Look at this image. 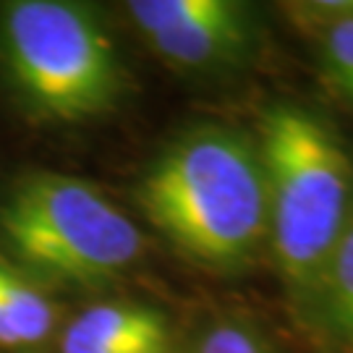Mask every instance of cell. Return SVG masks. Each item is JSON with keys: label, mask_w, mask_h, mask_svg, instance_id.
<instances>
[{"label": "cell", "mask_w": 353, "mask_h": 353, "mask_svg": "<svg viewBox=\"0 0 353 353\" xmlns=\"http://www.w3.org/2000/svg\"><path fill=\"white\" fill-rule=\"evenodd\" d=\"M299 16L322 19L325 29V63L343 94L353 102V3H316L312 11L299 8Z\"/></svg>", "instance_id": "ba28073f"}, {"label": "cell", "mask_w": 353, "mask_h": 353, "mask_svg": "<svg viewBox=\"0 0 353 353\" xmlns=\"http://www.w3.org/2000/svg\"><path fill=\"white\" fill-rule=\"evenodd\" d=\"M128 13L154 52L178 68L233 63L252 42L249 11L233 0H134Z\"/></svg>", "instance_id": "5b68a950"}, {"label": "cell", "mask_w": 353, "mask_h": 353, "mask_svg": "<svg viewBox=\"0 0 353 353\" xmlns=\"http://www.w3.org/2000/svg\"><path fill=\"white\" fill-rule=\"evenodd\" d=\"M61 353H170V327L144 303H97L68 325Z\"/></svg>", "instance_id": "8992f818"}, {"label": "cell", "mask_w": 353, "mask_h": 353, "mask_svg": "<svg viewBox=\"0 0 353 353\" xmlns=\"http://www.w3.org/2000/svg\"><path fill=\"white\" fill-rule=\"evenodd\" d=\"M0 63L42 118L76 123L110 110L123 68L97 13L68 0H19L3 11Z\"/></svg>", "instance_id": "3957f363"}, {"label": "cell", "mask_w": 353, "mask_h": 353, "mask_svg": "<svg viewBox=\"0 0 353 353\" xmlns=\"http://www.w3.org/2000/svg\"><path fill=\"white\" fill-rule=\"evenodd\" d=\"M137 199L181 254L217 270L246 262L267 233L259 150L230 128L183 134L147 168Z\"/></svg>", "instance_id": "6da1fadb"}, {"label": "cell", "mask_w": 353, "mask_h": 353, "mask_svg": "<svg viewBox=\"0 0 353 353\" xmlns=\"http://www.w3.org/2000/svg\"><path fill=\"white\" fill-rule=\"evenodd\" d=\"M55 306L19 270L0 265V345L26 348L50 338Z\"/></svg>", "instance_id": "52a82bcc"}, {"label": "cell", "mask_w": 353, "mask_h": 353, "mask_svg": "<svg viewBox=\"0 0 353 353\" xmlns=\"http://www.w3.org/2000/svg\"><path fill=\"white\" fill-rule=\"evenodd\" d=\"M322 283L327 285L330 303L343 327L353 332V220L348 223L338 249L330 259Z\"/></svg>", "instance_id": "9c48e42d"}, {"label": "cell", "mask_w": 353, "mask_h": 353, "mask_svg": "<svg viewBox=\"0 0 353 353\" xmlns=\"http://www.w3.org/2000/svg\"><path fill=\"white\" fill-rule=\"evenodd\" d=\"M8 252L42 278L94 285L137 265L144 236L92 183L63 173L21 178L0 207Z\"/></svg>", "instance_id": "277c9868"}, {"label": "cell", "mask_w": 353, "mask_h": 353, "mask_svg": "<svg viewBox=\"0 0 353 353\" xmlns=\"http://www.w3.org/2000/svg\"><path fill=\"white\" fill-rule=\"evenodd\" d=\"M259 157L275 259L288 285L306 290L316 280L322 283L351 223L348 152L316 115L275 105L262 121Z\"/></svg>", "instance_id": "7a4b0ae2"}, {"label": "cell", "mask_w": 353, "mask_h": 353, "mask_svg": "<svg viewBox=\"0 0 353 353\" xmlns=\"http://www.w3.org/2000/svg\"><path fill=\"white\" fill-rule=\"evenodd\" d=\"M199 353H265V345L246 327L228 322L204 335Z\"/></svg>", "instance_id": "30bf717a"}]
</instances>
